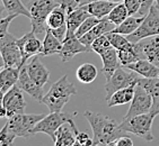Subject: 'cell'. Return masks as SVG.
Instances as JSON below:
<instances>
[{
    "label": "cell",
    "instance_id": "1",
    "mask_svg": "<svg viewBox=\"0 0 159 146\" xmlns=\"http://www.w3.org/2000/svg\"><path fill=\"white\" fill-rule=\"evenodd\" d=\"M84 116L92 127L94 145L113 146V143L120 137L129 135L126 131L121 129L120 124L105 115L94 114L89 110H86Z\"/></svg>",
    "mask_w": 159,
    "mask_h": 146
},
{
    "label": "cell",
    "instance_id": "2",
    "mask_svg": "<svg viewBox=\"0 0 159 146\" xmlns=\"http://www.w3.org/2000/svg\"><path fill=\"white\" fill-rule=\"evenodd\" d=\"M76 93L77 89L74 83L69 81L68 75H63L51 85L50 90L42 98L41 104L45 105L50 113H60L71 96Z\"/></svg>",
    "mask_w": 159,
    "mask_h": 146
},
{
    "label": "cell",
    "instance_id": "3",
    "mask_svg": "<svg viewBox=\"0 0 159 146\" xmlns=\"http://www.w3.org/2000/svg\"><path fill=\"white\" fill-rule=\"evenodd\" d=\"M140 78L141 76L138 73L129 70L124 67L116 69L111 75L105 76V80H106V82H105V91H106L105 101L108 100L112 97V94L120 89L126 88L130 85H135Z\"/></svg>",
    "mask_w": 159,
    "mask_h": 146
},
{
    "label": "cell",
    "instance_id": "4",
    "mask_svg": "<svg viewBox=\"0 0 159 146\" xmlns=\"http://www.w3.org/2000/svg\"><path fill=\"white\" fill-rule=\"evenodd\" d=\"M59 5L55 2V0H33L30 7L31 12V25L32 31L36 35L46 33V18L50 15V12Z\"/></svg>",
    "mask_w": 159,
    "mask_h": 146
},
{
    "label": "cell",
    "instance_id": "5",
    "mask_svg": "<svg viewBox=\"0 0 159 146\" xmlns=\"http://www.w3.org/2000/svg\"><path fill=\"white\" fill-rule=\"evenodd\" d=\"M155 117L156 116H153L151 113L133 116L131 118L123 119V122L120 124V127L126 133L137 135L146 140H152L153 135L151 133V127Z\"/></svg>",
    "mask_w": 159,
    "mask_h": 146
},
{
    "label": "cell",
    "instance_id": "6",
    "mask_svg": "<svg viewBox=\"0 0 159 146\" xmlns=\"http://www.w3.org/2000/svg\"><path fill=\"white\" fill-rule=\"evenodd\" d=\"M44 117L43 114H16L8 118L7 124L17 137L28 138L34 135V127Z\"/></svg>",
    "mask_w": 159,
    "mask_h": 146
},
{
    "label": "cell",
    "instance_id": "7",
    "mask_svg": "<svg viewBox=\"0 0 159 146\" xmlns=\"http://www.w3.org/2000/svg\"><path fill=\"white\" fill-rule=\"evenodd\" d=\"M159 34V6L153 3L143 21L132 34L128 35V40L131 43H137L146 37Z\"/></svg>",
    "mask_w": 159,
    "mask_h": 146
},
{
    "label": "cell",
    "instance_id": "8",
    "mask_svg": "<svg viewBox=\"0 0 159 146\" xmlns=\"http://www.w3.org/2000/svg\"><path fill=\"white\" fill-rule=\"evenodd\" d=\"M0 53L2 55L6 67H18L23 64V56L17 45V38L11 34H7L2 40H0Z\"/></svg>",
    "mask_w": 159,
    "mask_h": 146
},
{
    "label": "cell",
    "instance_id": "9",
    "mask_svg": "<svg viewBox=\"0 0 159 146\" xmlns=\"http://www.w3.org/2000/svg\"><path fill=\"white\" fill-rule=\"evenodd\" d=\"M71 117L67 114H63L62 111L60 113H50L44 118H42L40 122H37L36 126L34 127V135L37 133H44L49 135L53 140H55V133L59 129V127L63 125L64 122H68L71 120Z\"/></svg>",
    "mask_w": 159,
    "mask_h": 146
},
{
    "label": "cell",
    "instance_id": "10",
    "mask_svg": "<svg viewBox=\"0 0 159 146\" xmlns=\"http://www.w3.org/2000/svg\"><path fill=\"white\" fill-rule=\"evenodd\" d=\"M152 107V97L148 93L146 89H143L138 83L135 84L134 97L131 101V106L123 119L131 118L133 116L141 115V114L150 113Z\"/></svg>",
    "mask_w": 159,
    "mask_h": 146
},
{
    "label": "cell",
    "instance_id": "11",
    "mask_svg": "<svg viewBox=\"0 0 159 146\" xmlns=\"http://www.w3.org/2000/svg\"><path fill=\"white\" fill-rule=\"evenodd\" d=\"M134 49L140 60H148L159 67V34L134 43Z\"/></svg>",
    "mask_w": 159,
    "mask_h": 146
},
{
    "label": "cell",
    "instance_id": "12",
    "mask_svg": "<svg viewBox=\"0 0 159 146\" xmlns=\"http://www.w3.org/2000/svg\"><path fill=\"white\" fill-rule=\"evenodd\" d=\"M17 45L20 49L23 62L26 63L32 58L41 55L43 51V42L36 37V34L33 31L27 33L20 38H17Z\"/></svg>",
    "mask_w": 159,
    "mask_h": 146
},
{
    "label": "cell",
    "instance_id": "13",
    "mask_svg": "<svg viewBox=\"0 0 159 146\" xmlns=\"http://www.w3.org/2000/svg\"><path fill=\"white\" fill-rule=\"evenodd\" d=\"M23 90L18 85L15 84L11 89L3 96V107L7 110V118H9L16 114L25 113L26 108V102H25L24 96H23Z\"/></svg>",
    "mask_w": 159,
    "mask_h": 146
},
{
    "label": "cell",
    "instance_id": "14",
    "mask_svg": "<svg viewBox=\"0 0 159 146\" xmlns=\"http://www.w3.org/2000/svg\"><path fill=\"white\" fill-rule=\"evenodd\" d=\"M92 49L87 47L76 36V34H67L66 38L62 41V49L60 52V58L62 62H69L77 54L85 52H90Z\"/></svg>",
    "mask_w": 159,
    "mask_h": 146
},
{
    "label": "cell",
    "instance_id": "15",
    "mask_svg": "<svg viewBox=\"0 0 159 146\" xmlns=\"http://www.w3.org/2000/svg\"><path fill=\"white\" fill-rule=\"evenodd\" d=\"M17 85H18L23 91L27 92L31 97H33L34 99H36V100L40 101V102H41V100H42V98L44 97V94H43V87L37 85L36 83L31 79V76H30V74H28V72H27L26 63L21 65L18 81H17Z\"/></svg>",
    "mask_w": 159,
    "mask_h": 146
},
{
    "label": "cell",
    "instance_id": "16",
    "mask_svg": "<svg viewBox=\"0 0 159 146\" xmlns=\"http://www.w3.org/2000/svg\"><path fill=\"white\" fill-rule=\"evenodd\" d=\"M39 56L40 55H36V56L32 58V60H30V62L26 64V67H27V72L30 74V76H31V79L37 85L44 87L46 83L49 82L50 72L42 64Z\"/></svg>",
    "mask_w": 159,
    "mask_h": 146
},
{
    "label": "cell",
    "instance_id": "17",
    "mask_svg": "<svg viewBox=\"0 0 159 146\" xmlns=\"http://www.w3.org/2000/svg\"><path fill=\"white\" fill-rule=\"evenodd\" d=\"M79 131L74 122V119L64 122L55 133V146H72L76 145V135Z\"/></svg>",
    "mask_w": 159,
    "mask_h": 146
},
{
    "label": "cell",
    "instance_id": "18",
    "mask_svg": "<svg viewBox=\"0 0 159 146\" xmlns=\"http://www.w3.org/2000/svg\"><path fill=\"white\" fill-rule=\"evenodd\" d=\"M114 28H115V25H114L113 23H111V21L105 17V18L102 19L96 26H94L88 33H86L84 36L80 37L79 40L81 41V43L85 44L87 47H90V49H92V44L94 43V41L97 40L98 37H101L102 35H105V34H107L108 32H112Z\"/></svg>",
    "mask_w": 159,
    "mask_h": 146
},
{
    "label": "cell",
    "instance_id": "19",
    "mask_svg": "<svg viewBox=\"0 0 159 146\" xmlns=\"http://www.w3.org/2000/svg\"><path fill=\"white\" fill-rule=\"evenodd\" d=\"M102 62H103V67H102V73L104 74V76L111 75L114 71L121 67V62H120L119 54H117V49H114L113 46L106 49L105 52H103L101 55Z\"/></svg>",
    "mask_w": 159,
    "mask_h": 146
},
{
    "label": "cell",
    "instance_id": "20",
    "mask_svg": "<svg viewBox=\"0 0 159 146\" xmlns=\"http://www.w3.org/2000/svg\"><path fill=\"white\" fill-rule=\"evenodd\" d=\"M124 67L134 71L142 78H159V67L148 60H138Z\"/></svg>",
    "mask_w": 159,
    "mask_h": 146
},
{
    "label": "cell",
    "instance_id": "21",
    "mask_svg": "<svg viewBox=\"0 0 159 146\" xmlns=\"http://www.w3.org/2000/svg\"><path fill=\"white\" fill-rule=\"evenodd\" d=\"M115 5H116L115 2H112L108 0H97V1H93V2H89L81 7H84L92 16L103 19L107 17V15L112 11Z\"/></svg>",
    "mask_w": 159,
    "mask_h": 146
},
{
    "label": "cell",
    "instance_id": "22",
    "mask_svg": "<svg viewBox=\"0 0 159 146\" xmlns=\"http://www.w3.org/2000/svg\"><path fill=\"white\" fill-rule=\"evenodd\" d=\"M21 67H5L0 71V88L5 93L15 84H17Z\"/></svg>",
    "mask_w": 159,
    "mask_h": 146
},
{
    "label": "cell",
    "instance_id": "23",
    "mask_svg": "<svg viewBox=\"0 0 159 146\" xmlns=\"http://www.w3.org/2000/svg\"><path fill=\"white\" fill-rule=\"evenodd\" d=\"M89 16H92L84 7H78L72 11L67 14V34H75L80 25L83 24Z\"/></svg>",
    "mask_w": 159,
    "mask_h": 146
},
{
    "label": "cell",
    "instance_id": "24",
    "mask_svg": "<svg viewBox=\"0 0 159 146\" xmlns=\"http://www.w3.org/2000/svg\"><path fill=\"white\" fill-rule=\"evenodd\" d=\"M134 90H135V85H130V87H126V88L117 90L106 101L107 106L108 107L122 106V105H126L129 102H131L133 97H134Z\"/></svg>",
    "mask_w": 159,
    "mask_h": 146
},
{
    "label": "cell",
    "instance_id": "25",
    "mask_svg": "<svg viewBox=\"0 0 159 146\" xmlns=\"http://www.w3.org/2000/svg\"><path fill=\"white\" fill-rule=\"evenodd\" d=\"M62 49V42L54 36L52 32L48 29L45 33V37L43 41V51L42 56H49L53 54H60Z\"/></svg>",
    "mask_w": 159,
    "mask_h": 146
},
{
    "label": "cell",
    "instance_id": "26",
    "mask_svg": "<svg viewBox=\"0 0 159 146\" xmlns=\"http://www.w3.org/2000/svg\"><path fill=\"white\" fill-rule=\"evenodd\" d=\"M67 10L61 6L55 7L46 18V27L48 29H55L67 25Z\"/></svg>",
    "mask_w": 159,
    "mask_h": 146
},
{
    "label": "cell",
    "instance_id": "27",
    "mask_svg": "<svg viewBox=\"0 0 159 146\" xmlns=\"http://www.w3.org/2000/svg\"><path fill=\"white\" fill-rule=\"evenodd\" d=\"M143 19H144V17H142V16H138V17L129 16L128 18L123 21V23H121L120 25L115 26V28H114L112 32L128 36V35L132 34L137 28L139 27V26H140L141 23L143 21Z\"/></svg>",
    "mask_w": 159,
    "mask_h": 146
},
{
    "label": "cell",
    "instance_id": "28",
    "mask_svg": "<svg viewBox=\"0 0 159 146\" xmlns=\"http://www.w3.org/2000/svg\"><path fill=\"white\" fill-rule=\"evenodd\" d=\"M98 71L96 67L92 63H84L77 69L76 76L80 82L84 84H88L95 81L97 78Z\"/></svg>",
    "mask_w": 159,
    "mask_h": 146
},
{
    "label": "cell",
    "instance_id": "29",
    "mask_svg": "<svg viewBox=\"0 0 159 146\" xmlns=\"http://www.w3.org/2000/svg\"><path fill=\"white\" fill-rule=\"evenodd\" d=\"M5 10L10 15H21L25 17H31V12L30 9H27L26 7L21 3L20 0H1Z\"/></svg>",
    "mask_w": 159,
    "mask_h": 146
},
{
    "label": "cell",
    "instance_id": "30",
    "mask_svg": "<svg viewBox=\"0 0 159 146\" xmlns=\"http://www.w3.org/2000/svg\"><path fill=\"white\" fill-rule=\"evenodd\" d=\"M138 84L146 89L152 97V104L159 99V78H142L138 81Z\"/></svg>",
    "mask_w": 159,
    "mask_h": 146
},
{
    "label": "cell",
    "instance_id": "31",
    "mask_svg": "<svg viewBox=\"0 0 159 146\" xmlns=\"http://www.w3.org/2000/svg\"><path fill=\"white\" fill-rule=\"evenodd\" d=\"M129 11H128V8L125 7L124 2H120V3H116L115 7H114L112 11L107 15L106 18L111 21V23H113L115 26L120 25L121 23L125 20L126 18L129 17Z\"/></svg>",
    "mask_w": 159,
    "mask_h": 146
},
{
    "label": "cell",
    "instance_id": "32",
    "mask_svg": "<svg viewBox=\"0 0 159 146\" xmlns=\"http://www.w3.org/2000/svg\"><path fill=\"white\" fill-rule=\"evenodd\" d=\"M117 54H119L120 62H121V65H122V67H126L129 64L134 63V62H137L138 60H140L138 54H137V52H135L134 43H132L131 45L125 47V49L117 51Z\"/></svg>",
    "mask_w": 159,
    "mask_h": 146
},
{
    "label": "cell",
    "instance_id": "33",
    "mask_svg": "<svg viewBox=\"0 0 159 146\" xmlns=\"http://www.w3.org/2000/svg\"><path fill=\"white\" fill-rule=\"evenodd\" d=\"M106 36L108 37V40H110L112 46H113L114 49H116L117 51L125 49V47H128V46H130L132 44V43L128 40V37H126L125 35H122V34L114 33V32H108V33L106 34Z\"/></svg>",
    "mask_w": 159,
    "mask_h": 146
},
{
    "label": "cell",
    "instance_id": "34",
    "mask_svg": "<svg viewBox=\"0 0 159 146\" xmlns=\"http://www.w3.org/2000/svg\"><path fill=\"white\" fill-rule=\"evenodd\" d=\"M101 20L102 19L97 18V17H95V16H89L88 18L86 19L83 24L78 27V29H77L76 33H75L76 34V36L78 37V38H80L81 36H84L86 33H88V32L90 31L94 26H96V25H97Z\"/></svg>",
    "mask_w": 159,
    "mask_h": 146
},
{
    "label": "cell",
    "instance_id": "35",
    "mask_svg": "<svg viewBox=\"0 0 159 146\" xmlns=\"http://www.w3.org/2000/svg\"><path fill=\"white\" fill-rule=\"evenodd\" d=\"M17 135L9 128L8 124H5L1 131H0V146H9L12 145Z\"/></svg>",
    "mask_w": 159,
    "mask_h": 146
},
{
    "label": "cell",
    "instance_id": "36",
    "mask_svg": "<svg viewBox=\"0 0 159 146\" xmlns=\"http://www.w3.org/2000/svg\"><path fill=\"white\" fill-rule=\"evenodd\" d=\"M110 47H112V44H111L108 37L106 36V34L102 35L101 37H98L97 40L94 41V43L92 44V51L97 53L98 55H101L102 53L105 52Z\"/></svg>",
    "mask_w": 159,
    "mask_h": 146
},
{
    "label": "cell",
    "instance_id": "37",
    "mask_svg": "<svg viewBox=\"0 0 159 146\" xmlns=\"http://www.w3.org/2000/svg\"><path fill=\"white\" fill-rule=\"evenodd\" d=\"M17 17V15H10L8 14L7 17L5 18H0V40H2L3 37L8 34V27H9L10 23Z\"/></svg>",
    "mask_w": 159,
    "mask_h": 146
},
{
    "label": "cell",
    "instance_id": "38",
    "mask_svg": "<svg viewBox=\"0 0 159 146\" xmlns=\"http://www.w3.org/2000/svg\"><path fill=\"white\" fill-rule=\"evenodd\" d=\"M76 145H81V146H92L94 145V140L92 137H89L88 134L79 131L76 135Z\"/></svg>",
    "mask_w": 159,
    "mask_h": 146
},
{
    "label": "cell",
    "instance_id": "39",
    "mask_svg": "<svg viewBox=\"0 0 159 146\" xmlns=\"http://www.w3.org/2000/svg\"><path fill=\"white\" fill-rule=\"evenodd\" d=\"M55 2L59 6L67 10V12H70L79 7V0H55Z\"/></svg>",
    "mask_w": 159,
    "mask_h": 146
},
{
    "label": "cell",
    "instance_id": "40",
    "mask_svg": "<svg viewBox=\"0 0 159 146\" xmlns=\"http://www.w3.org/2000/svg\"><path fill=\"white\" fill-rule=\"evenodd\" d=\"M125 7L128 8L129 15L133 16L135 14H138L139 8L141 6V0H124L123 1Z\"/></svg>",
    "mask_w": 159,
    "mask_h": 146
},
{
    "label": "cell",
    "instance_id": "41",
    "mask_svg": "<svg viewBox=\"0 0 159 146\" xmlns=\"http://www.w3.org/2000/svg\"><path fill=\"white\" fill-rule=\"evenodd\" d=\"M155 2H156V0H141V6H140V8H139V11L137 15L142 16V17L147 16L150 8L152 7V5Z\"/></svg>",
    "mask_w": 159,
    "mask_h": 146
},
{
    "label": "cell",
    "instance_id": "42",
    "mask_svg": "<svg viewBox=\"0 0 159 146\" xmlns=\"http://www.w3.org/2000/svg\"><path fill=\"white\" fill-rule=\"evenodd\" d=\"M50 31L52 32V34L57 37V38H59V40L62 42V41L66 38V35H67V32H68V27H67V25H63V26H61V27L55 28V29H50Z\"/></svg>",
    "mask_w": 159,
    "mask_h": 146
},
{
    "label": "cell",
    "instance_id": "43",
    "mask_svg": "<svg viewBox=\"0 0 159 146\" xmlns=\"http://www.w3.org/2000/svg\"><path fill=\"white\" fill-rule=\"evenodd\" d=\"M132 146L133 145V140H132V138L129 135H126V136H122L120 137L119 140H116L115 142L113 143V146Z\"/></svg>",
    "mask_w": 159,
    "mask_h": 146
},
{
    "label": "cell",
    "instance_id": "44",
    "mask_svg": "<svg viewBox=\"0 0 159 146\" xmlns=\"http://www.w3.org/2000/svg\"><path fill=\"white\" fill-rule=\"evenodd\" d=\"M150 113L152 114L153 116L159 115V99L157 101H155V102L152 104V107H151V110H150Z\"/></svg>",
    "mask_w": 159,
    "mask_h": 146
},
{
    "label": "cell",
    "instance_id": "45",
    "mask_svg": "<svg viewBox=\"0 0 159 146\" xmlns=\"http://www.w3.org/2000/svg\"><path fill=\"white\" fill-rule=\"evenodd\" d=\"M7 117V110L5 107H0V119H3Z\"/></svg>",
    "mask_w": 159,
    "mask_h": 146
},
{
    "label": "cell",
    "instance_id": "46",
    "mask_svg": "<svg viewBox=\"0 0 159 146\" xmlns=\"http://www.w3.org/2000/svg\"><path fill=\"white\" fill-rule=\"evenodd\" d=\"M93 1H97V0H79V7L85 6V5H87L89 2H93Z\"/></svg>",
    "mask_w": 159,
    "mask_h": 146
},
{
    "label": "cell",
    "instance_id": "47",
    "mask_svg": "<svg viewBox=\"0 0 159 146\" xmlns=\"http://www.w3.org/2000/svg\"><path fill=\"white\" fill-rule=\"evenodd\" d=\"M3 96H5V92L1 90V88H0V107H2L3 106Z\"/></svg>",
    "mask_w": 159,
    "mask_h": 146
},
{
    "label": "cell",
    "instance_id": "48",
    "mask_svg": "<svg viewBox=\"0 0 159 146\" xmlns=\"http://www.w3.org/2000/svg\"><path fill=\"white\" fill-rule=\"evenodd\" d=\"M5 67H6V65H5V61H3V58H2V55H1V53H0V71L2 70Z\"/></svg>",
    "mask_w": 159,
    "mask_h": 146
},
{
    "label": "cell",
    "instance_id": "49",
    "mask_svg": "<svg viewBox=\"0 0 159 146\" xmlns=\"http://www.w3.org/2000/svg\"><path fill=\"white\" fill-rule=\"evenodd\" d=\"M5 9V7H3L2 2H0V18H1V14H2V10Z\"/></svg>",
    "mask_w": 159,
    "mask_h": 146
},
{
    "label": "cell",
    "instance_id": "50",
    "mask_svg": "<svg viewBox=\"0 0 159 146\" xmlns=\"http://www.w3.org/2000/svg\"><path fill=\"white\" fill-rule=\"evenodd\" d=\"M108 1H112V2H115V3H120V2H123L124 0H108Z\"/></svg>",
    "mask_w": 159,
    "mask_h": 146
},
{
    "label": "cell",
    "instance_id": "51",
    "mask_svg": "<svg viewBox=\"0 0 159 146\" xmlns=\"http://www.w3.org/2000/svg\"><path fill=\"white\" fill-rule=\"evenodd\" d=\"M155 3H156V5H158V6H159V0H156V2H155Z\"/></svg>",
    "mask_w": 159,
    "mask_h": 146
}]
</instances>
